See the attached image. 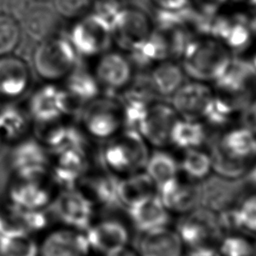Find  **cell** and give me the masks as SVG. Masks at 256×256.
I'll return each instance as SVG.
<instances>
[{
	"instance_id": "cell-39",
	"label": "cell",
	"mask_w": 256,
	"mask_h": 256,
	"mask_svg": "<svg viewBox=\"0 0 256 256\" xmlns=\"http://www.w3.org/2000/svg\"><path fill=\"white\" fill-rule=\"evenodd\" d=\"M122 7L120 0H93L90 11L110 24Z\"/></svg>"
},
{
	"instance_id": "cell-27",
	"label": "cell",
	"mask_w": 256,
	"mask_h": 256,
	"mask_svg": "<svg viewBox=\"0 0 256 256\" xmlns=\"http://www.w3.org/2000/svg\"><path fill=\"white\" fill-rule=\"evenodd\" d=\"M220 147L231 157L254 162L256 159V134L241 126L217 136Z\"/></svg>"
},
{
	"instance_id": "cell-24",
	"label": "cell",
	"mask_w": 256,
	"mask_h": 256,
	"mask_svg": "<svg viewBox=\"0 0 256 256\" xmlns=\"http://www.w3.org/2000/svg\"><path fill=\"white\" fill-rule=\"evenodd\" d=\"M61 85L78 110V114L86 104L97 98L101 92L93 72L78 64L61 82Z\"/></svg>"
},
{
	"instance_id": "cell-15",
	"label": "cell",
	"mask_w": 256,
	"mask_h": 256,
	"mask_svg": "<svg viewBox=\"0 0 256 256\" xmlns=\"http://www.w3.org/2000/svg\"><path fill=\"white\" fill-rule=\"evenodd\" d=\"M88 147L73 148L51 155L49 175L59 190L78 187L90 172Z\"/></svg>"
},
{
	"instance_id": "cell-7",
	"label": "cell",
	"mask_w": 256,
	"mask_h": 256,
	"mask_svg": "<svg viewBox=\"0 0 256 256\" xmlns=\"http://www.w3.org/2000/svg\"><path fill=\"white\" fill-rule=\"evenodd\" d=\"M78 57H99L110 50L113 44L110 24L89 11L74 19L65 33Z\"/></svg>"
},
{
	"instance_id": "cell-3",
	"label": "cell",
	"mask_w": 256,
	"mask_h": 256,
	"mask_svg": "<svg viewBox=\"0 0 256 256\" xmlns=\"http://www.w3.org/2000/svg\"><path fill=\"white\" fill-rule=\"evenodd\" d=\"M78 58L66 35L58 32L38 42L32 53V67L44 82L61 83L76 67Z\"/></svg>"
},
{
	"instance_id": "cell-42",
	"label": "cell",
	"mask_w": 256,
	"mask_h": 256,
	"mask_svg": "<svg viewBox=\"0 0 256 256\" xmlns=\"http://www.w3.org/2000/svg\"><path fill=\"white\" fill-rule=\"evenodd\" d=\"M157 9L176 11L190 6V0H149Z\"/></svg>"
},
{
	"instance_id": "cell-37",
	"label": "cell",
	"mask_w": 256,
	"mask_h": 256,
	"mask_svg": "<svg viewBox=\"0 0 256 256\" xmlns=\"http://www.w3.org/2000/svg\"><path fill=\"white\" fill-rule=\"evenodd\" d=\"M235 212L239 231L256 237V193L242 198L236 204Z\"/></svg>"
},
{
	"instance_id": "cell-40",
	"label": "cell",
	"mask_w": 256,
	"mask_h": 256,
	"mask_svg": "<svg viewBox=\"0 0 256 256\" xmlns=\"http://www.w3.org/2000/svg\"><path fill=\"white\" fill-rule=\"evenodd\" d=\"M229 0H190V6L204 16L219 14Z\"/></svg>"
},
{
	"instance_id": "cell-16",
	"label": "cell",
	"mask_w": 256,
	"mask_h": 256,
	"mask_svg": "<svg viewBox=\"0 0 256 256\" xmlns=\"http://www.w3.org/2000/svg\"><path fill=\"white\" fill-rule=\"evenodd\" d=\"M101 90L109 95L117 96L133 78V66L122 53L107 51L100 55L92 70Z\"/></svg>"
},
{
	"instance_id": "cell-14",
	"label": "cell",
	"mask_w": 256,
	"mask_h": 256,
	"mask_svg": "<svg viewBox=\"0 0 256 256\" xmlns=\"http://www.w3.org/2000/svg\"><path fill=\"white\" fill-rule=\"evenodd\" d=\"M38 256H95L84 231L54 223L38 238Z\"/></svg>"
},
{
	"instance_id": "cell-26",
	"label": "cell",
	"mask_w": 256,
	"mask_h": 256,
	"mask_svg": "<svg viewBox=\"0 0 256 256\" xmlns=\"http://www.w3.org/2000/svg\"><path fill=\"white\" fill-rule=\"evenodd\" d=\"M155 195L157 186L146 172L140 171L119 178L118 199L120 205L126 209Z\"/></svg>"
},
{
	"instance_id": "cell-29",
	"label": "cell",
	"mask_w": 256,
	"mask_h": 256,
	"mask_svg": "<svg viewBox=\"0 0 256 256\" xmlns=\"http://www.w3.org/2000/svg\"><path fill=\"white\" fill-rule=\"evenodd\" d=\"M209 156L211 159L212 170L218 177L227 180H240L245 177L253 162H246L235 159L228 155L220 147L217 136L209 141Z\"/></svg>"
},
{
	"instance_id": "cell-10",
	"label": "cell",
	"mask_w": 256,
	"mask_h": 256,
	"mask_svg": "<svg viewBox=\"0 0 256 256\" xmlns=\"http://www.w3.org/2000/svg\"><path fill=\"white\" fill-rule=\"evenodd\" d=\"M50 209L55 223L84 232L96 219V207L78 187L59 190Z\"/></svg>"
},
{
	"instance_id": "cell-44",
	"label": "cell",
	"mask_w": 256,
	"mask_h": 256,
	"mask_svg": "<svg viewBox=\"0 0 256 256\" xmlns=\"http://www.w3.org/2000/svg\"><path fill=\"white\" fill-rule=\"evenodd\" d=\"M247 183L251 184L253 187L256 188V159L253 162V164L251 165L250 169L248 170V172L245 175Z\"/></svg>"
},
{
	"instance_id": "cell-33",
	"label": "cell",
	"mask_w": 256,
	"mask_h": 256,
	"mask_svg": "<svg viewBox=\"0 0 256 256\" xmlns=\"http://www.w3.org/2000/svg\"><path fill=\"white\" fill-rule=\"evenodd\" d=\"M216 256H256V237L232 232L221 237L214 247Z\"/></svg>"
},
{
	"instance_id": "cell-45",
	"label": "cell",
	"mask_w": 256,
	"mask_h": 256,
	"mask_svg": "<svg viewBox=\"0 0 256 256\" xmlns=\"http://www.w3.org/2000/svg\"><path fill=\"white\" fill-rule=\"evenodd\" d=\"M233 2L236 3H240V4H245L248 6H252V7H256V0H231Z\"/></svg>"
},
{
	"instance_id": "cell-34",
	"label": "cell",
	"mask_w": 256,
	"mask_h": 256,
	"mask_svg": "<svg viewBox=\"0 0 256 256\" xmlns=\"http://www.w3.org/2000/svg\"><path fill=\"white\" fill-rule=\"evenodd\" d=\"M57 20L47 9H35L28 13L24 20L25 32L39 41L58 33Z\"/></svg>"
},
{
	"instance_id": "cell-18",
	"label": "cell",
	"mask_w": 256,
	"mask_h": 256,
	"mask_svg": "<svg viewBox=\"0 0 256 256\" xmlns=\"http://www.w3.org/2000/svg\"><path fill=\"white\" fill-rule=\"evenodd\" d=\"M178 115L171 104L152 102L137 129L144 140L159 148L170 143V134Z\"/></svg>"
},
{
	"instance_id": "cell-23",
	"label": "cell",
	"mask_w": 256,
	"mask_h": 256,
	"mask_svg": "<svg viewBox=\"0 0 256 256\" xmlns=\"http://www.w3.org/2000/svg\"><path fill=\"white\" fill-rule=\"evenodd\" d=\"M33 123L25 107L0 101V137L3 144L12 145L31 135Z\"/></svg>"
},
{
	"instance_id": "cell-1",
	"label": "cell",
	"mask_w": 256,
	"mask_h": 256,
	"mask_svg": "<svg viewBox=\"0 0 256 256\" xmlns=\"http://www.w3.org/2000/svg\"><path fill=\"white\" fill-rule=\"evenodd\" d=\"M148 143L141 134L132 129L106 140L99 158L105 171L119 176H128L145 168L149 158Z\"/></svg>"
},
{
	"instance_id": "cell-47",
	"label": "cell",
	"mask_w": 256,
	"mask_h": 256,
	"mask_svg": "<svg viewBox=\"0 0 256 256\" xmlns=\"http://www.w3.org/2000/svg\"><path fill=\"white\" fill-rule=\"evenodd\" d=\"M4 144H3V142H2V139H1V137H0V149H1V147L3 146Z\"/></svg>"
},
{
	"instance_id": "cell-41",
	"label": "cell",
	"mask_w": 256,
	"mask_h": 256,
	"mask_svg": "<svg viewBox=\"0 0 256 256\" xmlns=\"http://www.w3.org/2000/svg\"><path fill=\"white\" fill-rule=\"evenodd\" d=\"M240 120L243 127L256 134V99L240 112Z\"/></svg>"
},
{
	"instance_id": "cell-38",
	"label": "cell",
	"mask_w": 256,
	"mask_h": 256,
	"mask_svg": "<svg viewBox=\"0 0 256 256\" xmlns=\"http://www.w3.org/2000/svg\"><path fill=\"white\" fill-rule=\"evenodd\" d=\"M93 0H54L57 14L70 21L77 19L91 10Z\"/></svg>"
},
{
	"instance_id": "cell-4",
	"label": "cell",
	"mask_w": 256,
	"mask_h": 256,
	"mask_svg": "<svg viewBox=\"0 0 256 256\" xmlns=\"http://www.w3.org/2000/svg\"><path fill=\"white\" fill-rule=\"evenodd\" d=\"M33 126L44 127L78 114L61 83L44 82L31 91L25 106Z\"/></svg>"
},
{
	"instance_id": "cell-46",
	"label": "cell",
	"mask_w": 256,
	"mask_h": 256,
	"mask_svg": "<svg viewBox=\"0 0 256 256\" xmlns=\"http://www.w3.org/2000/svg\"><path fill=\"white\" fill-rule=\"evenodd\" d=\"M251 63H252V65H253V67L255 68V70H256V54L253 56V58H252V61H251Z\"/></svg>"
},
{
	"instance_id": "cell-21",
	"label": "cell",
	"mask_w": 256,
	"mask_h": 256,
	"mask_svg": "<svg viewBox=\"0 0 256 256\" xmlns=\"http://www.w3.org/2000/svg\"><path fill=\"white\" fill-rule=\"evenodd\" d=\"M186 248L175 228L164 226L141 232L135 256H184Z\"/></svg>"
},
{
	"instance_id": "cell-32",
	"label": "cell",
	"mask_w": 256,
	"mask_h": 256,
	"mask_svg": "<svg viewBox=\"0 0 256 256\" xmlns=\"http://www.w3.org/2000/svg\"><path fill=\"white\" fill-rule=\"evenodd\" d=\"M145 172L156 184L157 189L163 183L177 177L179 163L169 153L163 150L153 151L145 165Z\"/></svg>"
},
{
	"instance_id": "cell-17",
	"label": "cell",
	"mask_w": 256,
	"mask_h": 256,
	"mask_svg": "<svg viewBox=\"0 0 256 256\" xmlns=\"http://www.w3.org/2000/svg\"><path fill=\"white\" fill-rule=\"evenodd\" d=\"M32 71L29 64L14 54L0 57V101L14 102L30 91Z\"/></svg>"
},
{
	"instance_id": "cell-31",
	"label": "cell",
	"mask_w": 256,
	"mask_h": 256,
	"mask_svg": "<svg viewBox=\"0 0 256 256\" xmlns=\"http://www.w3.org/2000/svg\"><path fill=\"white\" fill-rule=\"evenodd\" d=\"M0 256H38V238L15 229L0 237Z\"/></svg>"
},
{
	"instance_id": "cell-12",
	"label": "cell",
	"mask_w": 256,
	"mask_h": 256,
	"mask_svg": "<svg viewBox=\"0 0 256 256\" xmlns=\"http://www.w3.org/2000/svg\"><path fill=\"white\" fill-rule=\"evenodd\" d=\"M7 160L11 176H43L49 174L51 155L40 139L30 135L11 145Z\"/></svg>"
},
{
	"instance_id": "cell-20",
	"label": "cell",
	"mask_w": 256,
	"mask_h": 256,
	"mask_svg": "<svg viewBox=\"0 0 256 256\" xmlns=\"http://www.w3.org/2000/svg\"><path fill=\"white\" fill-rule=\"evenodd\" d=\"M157 194L170 214L183 215L197 208L201 201V185L175 177L160 185Z\"/></svg>"
},
{
	"instance_id": "cell-19",
	"label": "cell",
	"mask_w": 256,
	"mask_h": 256,
	"mask_svg": "<svg viewBox=\"0 0 256 256\" xmlns=\"http://www.w3.org/2000/svg\"><path fill=\"white\" fill-rule=\"evenodd\" d=\"M213 91L205 83H183L171 96V106L182 119L198 121L203 118L213 97Z\"/></svg>"
},
{
	"instance_id": "cell-22",
	"label": "cell",
	"mask_w": 256,
	"mask_h": 256,
	"mask_svg": "<svg viewBox=\"0 0 256 256\" xmlns=\"http://www.w3.org/2000/svg\"><path fill=\"white\" fill-rule=\"evenodd\" d=\"M119 177L107 172L87 173L82 179L78 188L92 201L97 208L110 209L121 206L118 199Z\"/></svg>"
},
{
	"instance_id": "cell-43",
	"label": "cell",
	"mask_w": 256,
	"mask_h": 256,
	"mask_svg": "<svg viewBox=\"0 0 256 256\" xmlns=\"http://www.w3.org/2000/svg\"><path fill=\"white\" fill-rule=\"evenodd\" d=\"M184 256H216L214 248H195V249H189L186 250Z\"/></svg>"
},
{
	"instance_id": "cell-48",
	"label": "cell",
	"mask_w": 256,
	"mask_h": 256,
	"mask_svg": "<svg viewBox=\"0 0 256 256\" xmlns=\"http://www.w3.org/2000/svg\"><path fill=\"white\" fill-rule=\"evenodd\" d=\"M40 1H44V0H40Z\"/></svg>"
},
{
	"instance_id": "cell-36",
	"label": "cell",
	"mask_w": 256,
	"mask_h": 256,
	"mask_svg": "<svg viewBox=\"0 0 256 256\" xmlns=\"http://www.w3.org/2000/svg\"><path fill=\"white\" fill-rule=\"evenodd\" d=\"M22 28L11 14L0 12V57L13 54L21 40Z\"/></svg>"
},
{
	"instance_id": "cell-9",
	"label": "cell",
	"mask_w": 256,
	"mask_h": 256,
	"mask_svg": "<svg viewBox=\"0 0 256 256\" xmlns=\"http://www.w3.org/2000/svg\"><path fill=\"white\" fill-rule=\"evenodd\" d=\"M180 216L175 230L186 250L214 248L223 236L217 213L206 207H197Z\"/></svg>"
},
{
	"instance_id": "cell-35",
	"label": "cell",
	"mask_w": 256,
	"mask_h": 256,
	"mask_svg": "<svg viewBox=\"0 0 256 256\" xmlns=\"http://www.w3.org/2000/svg\"><path fill=\"white\" fill-rule=\"evenodd\" d=\"M179 169L194 182L203 181L209 177L212 167L208 153L196 149L185 150V154L179 163Z\"/></svg>"
},
{
	"instance_id": "cell-6",
	"label": "cell",
	"mask_w": 256,
	"mask_h": 256,
	"mask_svg": "<svg viewBox=\"0 0 256 256\" xmlns=\"http://www.w3.org/2000/svg\"><path fill=\"white\" fill-rule=\"evenodd\" d=\"M81 130L95 140H108L123 126L122 106L118 96L105 94L86 104L78 114Z\"/></svg>"
},
{
	"instance_id": "cell-11",
	"label": "cell",
	"mask_w": 256,
	"mask_h": 256,
	"mask_svg": "<svg viewBox=\"0 0 256 256\" xmlns=\"http://www.w3.org/2000/svg\"><path fill=\"white\" fill-rule=\"evenodd\" d=\"M113 43L126 52L143 44L152 31L150 15L138 6H123L110 23Z\"/></svg>"
},
{
	"instance_id": "cell-5",
	"label": "cell",
	"mask_w": 256,
	"mask_h": 256,
	"mask_svg": "<svg viewBox=\"0 0 256 256\" xmlns=\"http://www.w3.org/2000/svg\"><path fill=\"white\" fill-rule=\"evenodd\" d=\"M58 192L59 189L49 174L11 176L5 187L3 201L17 210H49Z\"/></svg>"
},
{
	"instance_id": "cell-13",
	"label": "cell",
	"mask_w": 256,
	"mask_h": 256,
	"mask_svg": "<svg viewBox=\"0 0 256 256\" xmlns=\"http://www.w3.org/2000/svg\"><path fill=\"white\" fill-rule=\"evenodd\" d=\"M95 256H111L128 249L131 232L127 224L118 218L96 219L85 231Z\"/></svg>"
},
{
	"instance_id": "cell-8",
	"label": "cell",
	"mask_w": 256,
	"mask_h": 256,
	"mask_svg": "<svg viewBox=\"0 0 256 256\" xmlns=\"http://www.w3.org/2000/svg\"><path fill=\"white\" fill-rule=\"evenodd\" d=\"M214 83L217 93L238 112L256 99V70L246 59L232 57L224 73Z\"/></svg>"
},
{
	"instance_id": "cell-25",
	"label": "cell",
	"mask_w": 256,
	"mask_h": 256,
	"mask_svg": "<svg viewBox=\"0 0 256 256\" xmlns=\"http://www.w3.org/2000/svg\"><path fill=\"white\" fill-rule=\"evenodd\" d=\"M127 211L132 225L140 232L168 226L171 216L158 194L137 203Z\"/></svg>"
},
{
	"instance_id": "cell-30",
	"label": "cell",
	"mask_w": 256,
	"mask_h": 256,
	"mask_svg": "<svg viewBox=\"0 0 256 256\" xmlns=\"http://www.w3.org/2000/svg\"><path fill=\"white\" fill-rule=\"evenodd\" d=\"M206 141V129L199 121L178 118L170 134V143L184 150L199 148Z\"/></svg>"
},
{
	"instance_id": "cell-2",
	"label": "cell",
	"mask_w": 256,
	"mask_h": 256,
	"mask_svg": "<svg viewBox=\"0 0 256 256\" xmlns=\"http://www.w3.org/2000/svg\"><path fill=\"white\" fill-rule=\"evenodd\" d=\"M232 54L219 40L212 37L193 38L181 59L182 69L194 81L215 82L225 71Z\"/></svg>"
},
{
	"instance_id": "cell-28",
	"label": "cell",
	"mask_w": 256,
	"mask_h": 256,
	"mask_svg": "<svg viewBox=\"0 0 256 256\" xmlns=\"http://www.w3.org/2000/svg\"><path fill=\"white\" fill-rule=\"evenodd\" d=\"M149 79L158 97H171L184 83V71L171 60L159 62L150 71Z\"/></svg>"
}]
</instances>
